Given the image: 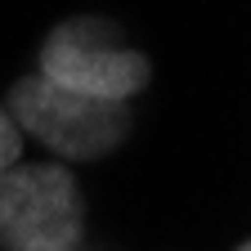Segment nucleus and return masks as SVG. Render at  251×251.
<instances>
[{
    "label": "nucleus",
    "mask_w": 251,
    "mask_h": 251,
    "mask_svg": "<svg viewBox=\"0 0 251 251\" xmlns=\"http://www.w3.org/2000/svg\"><path fill=\"white\" fill-rule=\"evenodd\" d=\"M41 81L72 94H90V99L126 103L135 90L148 85V63L130 45H121L103 23L76 18V23H63L45 41Z\"/></svg>",
    "instance_id": "obj_3"
},
{
    "label": "nucleus",
    "mask_w": 251,
    "mask_h": 251,
    "mask_svg": "<svg viewBox=\"0 0 251 251\" xmlns=\"http://www.w3.org/2000/svg\"><path fill=\"white\" fill-rule=\"evenodd\" d=\"M18 152H23V139H18V126H14V117H9L5 108H0V179H5V175L14 171Z\"/></svg>",
    "instance_id": "obj_4"
},
{
    "label": "nucleus",
    "mask_w": 251,
    "mask_h": 251,
    "mask_svg": "<svg viewBox=\"0 0 251 251\" xmlns=\"http://www.w3.org/2000/svg\"><path fill=\"white\" fill-rule=\"evenodd\" d=\"M238 251H247V247H238Z\"/></svg>",
    "instance_id": "obj_5"
},
{
    "label": "nucleus",
    "mask_w": 251,
    "mask_h": 251,
    "mask_svg": "<svg viewBox=\"0 0 251 251\" xmlns=\"http://www.w3.org/2000/svg\"><path fill=\"white\" fill-rule=\"evenodd\" d=\"M9 103H14V126L31 130L45 148H54L63 157H76V162L112 152L126 139V126H130L121 103L58 90L41 76L18 81L9 90Z\"/></svg>",
    "instance_id": "obj_1"
},
{
    "label": "nucleus",
    "mask_w": 251,
    "mask_h": 251,
    "mask_svg": "<svg viewBox=\"0 0 251 251\" xmlns=\"http://www.w3.org/2000/svg\"><path fill=\"white\" fill-rule=\"evenodd\" d=\"M81 193L63 166H14L0 179V247L68 251L81 233Z\"/></svg>",
    "instance_id": "obj_2"
}]
</instances>
